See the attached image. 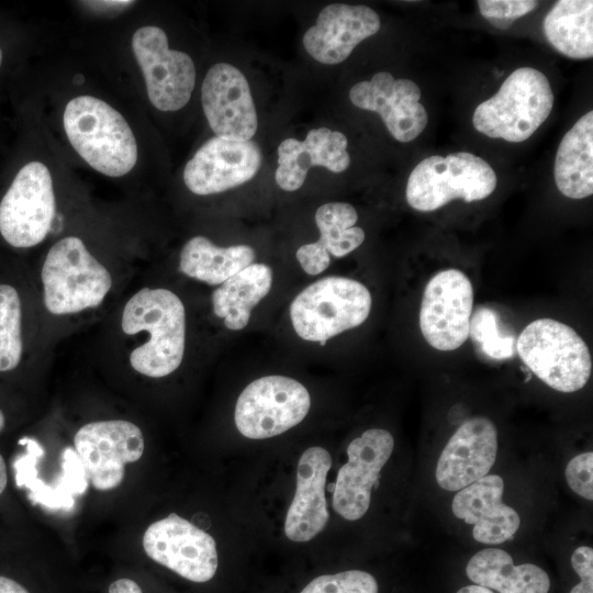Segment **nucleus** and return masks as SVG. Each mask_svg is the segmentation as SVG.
Here are the masks:
<instances>
[{
    "mask_svg": "<svg viewBox=\"0 0 593 593\" xmlns=\"http://www.w3.org/2000/svg\"><path fill=\"white\" fill-rule=\"evenodd\" d=\"M4 425H5V417H4L3 413H2V411L0 410V433L3 430Z\"/></svg>",
    "mask_w": 593,
    "mask_h": 593,
    "instance_id": "nucleus-40",
    "label": "nucleus"
},
{
    "mask_svg": "<svg viewBox=\"0 0 593 593\" xmlns=\"http://www.w3.org/2000/svg\"><path fill=\"white\" fill-rule=\"evenodd\" d=\"M571 564L581 581L570 593H593V549L589 546L578 547L571 556Z\"/></svg>",
    "mask_w": 593,
    "mask_h": 593,
    "instance_id": "nucleus-34",
    "label": "nucleus"
},
{
    "mask_svg": "<svg viewBox=\"0 0 593 593\" xmlns=\"http://www.w3.org/2000/svg\"><path fill=\"white\" fill-rule=\"evenodd\" d=\"M43 301L54 315H71L100 306L113 281L77 236H65L48 249L41 269Z\"/></svg>",
    "mask_w": 593,
    "mask_h": 593,
    "instance_id": "nucleus-3",
    "label": "nucleus"
},
{
    "mask_svg": "<svg viewBox=\"0 0 593 593\" xmlns=\"http://www.w3.org/2000/svg\"><path fill=\"white\" fill-rule=\"evenodd\" d=\"M347 137L328 127L312 128L303 141L286 138L278 146L277 184L295 191L304 183L310 168L321 166L339 174L350 164Z\"/></svg>",
    "mask_w": 593,
    "mask_h": 593,
    "instance_id": "nucleus-22",
    "label": "nucleus"
},
{
    "mask_svg": "<svg viewBox=\"0 0 593 593\" xmlns=\"http://www.w3.org/2000/svg\"><path fill=\"white\" fill-rule=\"evenodd\" d=\"M553 92L547 77L532 67L514 70L499 91L474 110V128L491 137L519 143L549 116Z\"/></svg>",
    "mask_w": 593,
    "mask_h": 593,
    "instance_id": "nucleus-4",
    "label": "nucleus"
},
{
    "mask_svg": "<svg viewBox=\"0 0 593 593\" xmlns=\"http://www.w3.org/2000/svg\"><path fill=\"white\" fill-rule=\"evenodd\" d=\"M473 287L458 269H445L427 282L419 309V328L435 349L450 351L469 337Z\"/></svg>",
    "mask_w": 593,
    "mask_h": 593,
    "instance_id": "nucleus-11",
    "label": "nucleus"
},
{
    "mask_svg": "<svg viewBox=\"0 0 593 593\" xmlns=\"http://www.w3.org/2000/svg\"><path fill=\"white\" fill-rule=\"evenodd\" d=\"M2 60H3V54H2V49H1V47H0V67H1V65H2Z\"/></svg>",
    "mask_w": 593,
    "mask_h": 593,
    "instance_id": "nucleus-41",
    "label": "nucleus"
},
{
    "mask_svg": "<svg viewBox=\"0 0 593 593\" xmlns=\"http://www.w3.org/2000/svg\"><path fill=\"white\" fill-rule=\"evenodd\" d=\"M480 13L493 26L508 29L513 22L537 8L534 0H479Z\"/></svg>",
    "mask_w": 593,
    "mask_h": 593,
    "instance_id": "nucleus-32",
    "label": "nucleus"
},
{
    "mask_svg": "<svg viewBox=\"0 0 593 593\" xmlns=\"http://www.w3.org/2000/svg\"><path fill=\"white\" fill-rule=\"evenodd\" d=\"M394 448V439L383 428H371L347 447L348 460L333 484V508L347 521L361 518L369 508L371 491Z\"/></svg>",
    "mask_w": 593,
    "mask_h": 593,
    "instance_id": "nucleus-14",
    "label": "nucleus"
},
{
    "mask_svg": "<svg viewBox=\"0 0 593 593\" xmlns=\"http://www.w3.org/2000/svg\"><path fill=\"white\" fill-rule=\"evenodd\" d=\"M56 213L53 178L41 161L25 164L0 201V235L14 248L41 244Z\"/></svg>",
    "mask_w": 593,
    "mask_h": 593,
    "instance_id": "nucleus-8",
    "label": "nucleus"
},
{
    "mask_svg": "<svg viewBox=\"0 0 593 593\" xmlns=\"http://www.w3.org/2000/svg\"><path fill=\"white\" fill-rule=\"evenodd\" d=\"M63 125L72 148L94 170L122 177L136 165L135 135L125 118L93 96H78L65 107Z\"/></svg>",
    "mask_w": 593,
    "mask_h": 593,
    "instance_id": "nucleus-2",
    "label": "nucleus"
},
{
    "mask_svg": "<svg viewBox=\"0 0 593 593\" xmlns=\"http://www.w3.org/2000/svg\"><path fill=\"white\" fill-rule=\"evenodd\" d=\"M143 548L152 560L192 582L211 580L219 564L214 538L176 513L148 526Z\"/></svg>",
    "mask_w": 593,
    "mask_h": 593,
    "instance_id": "nucleus-13",
    "label": "nucleus"
},
{
    "mask_svg": "<svg viewBox=\"0 0 593 593\" xmlns=\"http://www.w3.org/2000/svg\"><path fill=\"white\" fill-rule=\"evenodd\" d=\"M381 22L378 13L363 4H328L305 31L302 43L316 61L336 65L349 57L363 40L374 35Z\"/></svg>",
    "mask_w": 593,
    "mask_h": 593,
    "instance_id": "nucleus-19",
    "label": "nucleus"
},
{
    "mask_svg": "<svg viewBox=\"0 0 593 593\" xmlns=\"http://www.w3.org/2000/svg\"><path fill=\"white\" fill-rule=\"evenodd\" d=\"M310 406V393L302 383L284 376H266L250 382L239 394L235 425L247 438L265 439L301 423Z\"/></svg>",
    "mask_w": 593,
    "mask_h": 593,
    "instance_id": "nucleus-9",
    "label": "nucleus"
},
{
    "mask_svg": "<svg viewBox=\"0 0 593 593\" xmlns=\"http://www.w3.org/2000/svg\"><path fill=\"white\" fill-rule=\"evenodd\" d=\"M422 92L409 79H395L380 71L369 81H360L349 90V99L359 109L378 113L390 134L399 142L415 139L425 128L428 115L419 103Z\"/></svg>",
    "mask_w": 593,
    "mask_h": 593,
    "instance_id": "nucleus-17",
    "label": "nucleus"
},
{
    "mask_svg": "<svg viewBox=\"0 0 593 593\" xmlns=\"http://www.w3.org/2000/svg\"><path fill=\"white\" fill-rule=\"evenodd\" d=\"M254 259L255 250L248 245L220 247L199 235L182 247L179 270L192 279L217 286L251 265Z\"/></svg>",
    "mask_w": 593,
    "mask_h": 593,
    "instance_id": "nucleus-27",
    "label": "nucleus"
},
{
    "mask_svg": "<svg viewBox=\"0 0 593 593\" xmlns=\"http://www.w3.org/2000/svg\"><path fill=\"white\" fill-rule=\"evenodd\" d=\"M496 181L492 167L474 154L433 155L412 170L405 197L411 208L430 212L456 199L468 203L483 200L494 191Z\"/></svg>",
    "mask_w": 593,
    "mask_h": 593,
    "instance_id": "nucleus-7",
    "label": "nucleus"
},
{
    "mask_svg": "<svg viewBox=\"0 0 593 593\" xmlns=\"http://www.w3.org/2000/svg\"><path fill=\"white\" fill-rule=\"evenodd\" d=\"M457 593H493L490 589L477 584L461 588Z\"/></svg>",
    "mask_w": 593,
    "mask_h": 593,
    "instance_id": "nucleus-38",
    "label": "nucleus"
},
{
    "mask_svg": "<svg viewBox=\"0 0 593 593\" xmlns=\"http://www.w3.org/2000/svg\"><path fill=\"white\" fill-rule=\"evenodd\" d=\"M8 482L5 462L0 455V494L4 491Z\"/></svg>",
    "mask_w": 593,
    "mask_h": 593,
    "instance_id": "nucleus-39",
    "label": "nucleus"
},
{
    "mask_svg": "<svg viewBox=\"0 0 593 593\" xmlns=\"http://www.w3.org/2000/svg\"><path fill=\"white\" fill-rule=\"evenodd\" d=\"M358 214L355 208L345 202H331L321 205L315 213L320 239L301 246L296 259L302 269L311 276L323 272L331 264L329 255L340 258L365 240V232L355 226Z\"/></svg>",
    "mask_w": 593,
    "mask_h": 593,
    "instance_id": "nucleus-23",
    "label": "nucleus"
},
{
    "mask_svg": "<svg viewBox=\"0 0 593 593\" xmlns=\"http://www.w3.org/2000/svg\"><path fill=\"white\" fill-rule=\"evenodd\" d=\"M261 161V149L256 142L214 136L186 164L183 181L194 194L220 193L251 180Z\"/></svg>",
    "mask_w": 593,
    "mask_h": 593,
    "instance_id": "nucleus-16",
    "label": "nucleus"
},
{
    "mask_svg": "<svg viewBox=\"0 0 593 593\" xmlns=\"http://www.w3.org/2000/svg\"><path fill=\"white\" fill-rule=\"evenodd\" d=\"M523 362L548 387L560 392L582 389L592 373V357L586 343L569 325L538 318L516 339Z\"/></svg>",
    "mask_w": 593,
    "mask_h": 593,
    "instance_id": "nucleus-5",
    "label": "nucleus"
},
{
    "mask_svg": "<svg viewBox=\"0 0 593 593\" xmlns=\"http://www.w3.org/2000/svg\"><path fill=\"white\" fill-rule=\"evenodd\" d=\"M548 42L562 55L573 59L593 56V1L560 0L542 23Z\"/></svg>",
    "mask_w": 593,
    "mask_h": 593,
    "instance_id": "nucleus-28",
    "label": "nucleus"
},
{
    "mask_svg": "<svg viewBox=\"0 0 593 593\" xmlns=\"http://www.w3.org/2000/svg\"><path fill=\"white\" fill-rule=\"evenodd\" d=\"M16 289L0 283V372L15 369L23 354L22 305Z\"/></svg>",
    "mask_w": 593,
    "mask_h": 593,
    "instance_id": "nucleus-29",
    "label": "nucleus"
},
{
    "mask_svg": "<svg viewBox=\"0 0 593 593\" xmlns=\"http://www.w3.org/2000/svg\"><path fill=\"white\" fill-rule=\"evenodd\" d=\"M0 593H29L24 586L16 581L0 575Z\"/></svg>",
    "mask_w": 593,
    "mask_h": 593,
    "instance_id": "nucleus-37",
    "label": "nucleus"
},
{
    "mask_svg": "<svg viewBox=\"0 0 593 593\" xmlns=\"http://www.w3.org/2000/svg\"><path fill=\"white\" fill-rule=\"evenodd\" d=\"M74 444L90 483L100 491L119 486L125 465L137 461L145 447L139 427L124 419L88 423L77 430Z\"/></svg>",
    "mask_w": 593,
    "mask_h": 593,
    "instance_id": "nucleus-12",
    "label": "nucleus"
},
{
    "mask_svg": "<svg viewBox=\"0 0 593 593\" xmlns=\"http://www.w3.org/2000/svg\"><path fill=\"white\" fill-rule=\"evenodd\" d=\"M134 1H127V0H115V1H85V7H88L90 9H93L98 12H112V11H120L123 9H126L127 7H131L134 4Z\"/></svg>",
    "mask_w": 593,
    "mask_h": 593,
    "instance_id": "nucleus-35",
    "label": "nucleus"
},
{
    "mask_svg": "<svg viewBox=\"0 0 593 593\" xmlns=\"http://www.w3.org/2000/svg\"><path fill=\"white\" fill-rule=\"evenodd\" d=\"M566 479L571 490L592 501L593 499V454L586 451L573 457L566 468Z\"/></svg>",
    "mask_w": 593,
    "mask_h": 593,
    "instance_id": "nucleus-33",
    "label": "nucleus"
},
{
    "mask_svg": "<svg viewBox=\"0 0 593 593\" xmlns=\"http://www.w3.org/2000/svg\"><path fill=\"white\" fill-rule=\"evenodd\" d=\"M131 44L150 103L165 112L182 109L195 86L192 58L184 52L171 49L166 32L155 25L137 29Z\"/></svg>",
    "mask_w": 593,
    "mask_h": 593,
    "instance_id": "nucleus-10",
    "label": "nucleus"
},
{
    "mask_svg": "<svg viewBox=\"0 0 593 593\" xmlns=\"http://www.w3.org/2000/svg\"><path fill=\"white\" fill-rule=\"evenodd\" d=\"M121 328L127 336L145 334L128 361L134 371L163 378L182 362L186 347V310L182 301L165 288L144 287L124 304Z\"/></svg>",
    "mask_w": 593,
    "mask_h": 593,
    "instance_id": "nucleus-1",
    "label": "nucleus"
},
{
    "mask_svg": "<svg viewBox=\"0 0 593 593\" xmlns=\"http://www.w3.org/2000/svg\"><path fill=\"white\" fill-rule=\"evenodd\" d=\"M469 336L490 358L502 360L515 354L514 335L502 331L496 312L488 306H479L474 313L472 312Z\"/></svg>",
    "mask_w": 593,
    "mask_h": 593,
    "instance_id": "nucleus-30",
    "label": "nucleus"
},
{
    "mask_svg": "<svg viewBox=\"0 0 593 593\" xmlns=\"http://www.w3.org/2000/svg\"><path fill=\"white\" fill-rule=\"evenodd\" d=\"M331 467L329 452L320 446L307 448L300 457L295 493L284 522V534L290 540L309 541L324 529L329 517L325 484Z\"/></svg>",
    "mask_w": 593,
    "mask_h": 593,
    "instance_id": "nucleus-20",
    "label": "nucleus"
},
{
    "mask_svg": "<svg viewBox=\"0 0 593 593\" xmlns=\"http://www.w3.org/2000/svg\"><path fill=\"white\" fill-rule=\"evenodd\" d=\"M371 304L369 290L359 281L325 277L294 298L290 317L301 338L323 346L331 337L361 325L370 314Z\"/></svg>",
    "mask_w": 593,
    "mask_h": 593,
    "instance_id": "nucleus-6",
    "label": "nucleus"
},
{
    "mask_svg": "<svg viewBox=\"0 0 593 593\" xmlns=\"http://www.w3.org/2000/svg\"><path fill=\"white\" fill-rule=\"evenodd\" d=\"M201 102L215 136L245 142L256 134L258 118L250 87L237 67L213 65L202 82Z\"/></svg>",
    "mask_w": 593,
    "mask_h": 593,
    "instance_id": "nucleus-15",
    "label": "nucleus"
},
{
    "mask_svg": "<svg viewBox=\"0 0 593 593\" xmlns=\"http://www.w3.org/2000/svg\"><path fill=\"white\" fill-rule=\"evenodd\" d=\"M109 593H143L141 586L131 579H119L111 583Z\"/></svg>",
    "mask_w": 593,
    "mask_h": 593,
    "instance_id": "nucleus-36",
    "label": "nucleus"
},
{
    "mask_svg": "<svg viewBox=\"0 0 593 593\" xmlns=\"http://www.w3.org/2000/svg\"><path fill=\"white\" fill-rule=\"evenodd\" d=\"M466 572L474 584L500 593H548L550 589L545 570L533 563L514 566L512 557L497 548L473 555Z\"/></svg>",
    "mask_w": 593,
    "mask_h": 593,
    "instance_id": "nucleus-25",
    "label": "nucleus"
},
{
    "mask_svg": "<svg viewBox=\"0 0 593 593\" xmlns=\"http://www.w3.org/2000/svg\"><path fill=\"white\" fill-rule=\"evenodd\" d=\"M504 482L497 474H486L459 490L452 500L454 515L473 525V538L482 544L497 545L518 529L517 512L503 502Z\"/></svg>",
    "mask_w": 593,
    "mask_h": 593,
    "instance_id": "nucleus-21",
    "label": "nucleus"
},
{
    "mask_svg": "<svg viewBox=\"0 0 593 593\" xmlns=\"http://www.w3.org/2000/svg\"><path fill=\"white\" fill-rule=\"evenodd\" d=\"M497 454V429L484 416L465 421L443 449L436 481L447 491H459L489 474Z\"/></svg>",
    "mask_w": 593,
    "mask_h": 593,
    "instance_id": "nucleus-18",
    "label": "nucleus"
},
{
    "mask_svg": "<svg viewBox=\"0 0 593 593\" xmlns=\"http://www.w3.org/2000/svg\"><path fill=\"white\" fill-rule=\"evenodd\" d=\"M553 175L559 191L571 199L593 193V111L581 116L562 137Z\"/></svg>",
    "mask_w": 593,
    "mask_h": 593,
    "instance_id": "nucleus-24",
    "label": "nucleus"
},
{
    "mask_svg": "<svg viewBox=\"0 0 593 593\" xmlns=\"http://www.w3.org/2000/svg\"><path fill=\"white\" fill-rule=\"evenodd\" d=\"M300 593H378V583L368 572L347 570L313 579Z\"/></svg>",
    "mask_w": 593,
    "mask_h": 593,
    "instance_id": "nucleus-31",
    "label": "nucleus"
},
{
    "mask_svg": "<svg viewBox=\"0 0 593 593\" xmlns=\"http://www.w3.org/2000/svg\"><path fill=\"white\" fill-rule=\"evenodd\" d=\"M272 284L271 268L251 264L233 275L212 294L214 314L231 331L247 326L251 310L268 294Z\"/></svg>",
    "mask_w": 593,
    "mask_h": 593,
    "instance_id": "nucleus-26",
    "label": "nucleus"
}]
</instances>
